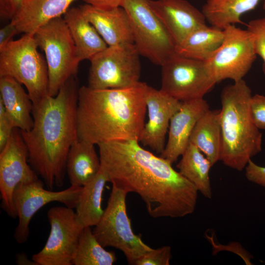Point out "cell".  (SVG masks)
<instances>
[{
    "mask_svg": "<svg viewBox=\"0 0 265 265\" xmlns=\"http://www.w3.org/2000/svg\"><path fill=\"white\" fill-rule=\"evenodd\" d=\"M27 147L20 130L15 128L4 148L0 151V193L1 209L11 217H17L13 195L21 183L38 179L28 164Z\"/></svg>",
    "mask_w": 265,
    "mask_h": 265,
    "instance_id": "14",
    "label": "cell"
},
{
    "mask_svg": "<svg viewBox=\"0 0 265 265\" xmlns=\"http://www.w3.org/2000/svg\"><path fill=\"white\" fill-rule=\"evenodd\" d=\"M150 2L176 46L193 31L206 25L202 11L186 0H151Z\"/></svg>",
    "mask_w": 265,
    "mask_h": 265,
    "instance_id": "17",
    "label": "cell"
},
{
    "mask_svg": "<svg viewBox=\"0 0 265 265\" xmlns=\"http://www.w3.org/2000/svg\"><path fill=\"white\" fill-rule=\"evenodd\" d=\"M128 193L112 185L107 206L93 233L104 247H112L121 251L128 263L135 265L137 260L152 249L135 234L126 209Z\"/></svg>",
    "mask_w": 265,
    "mask_h": 265,
    "instance_id": "7",
    "label": "cell"
},
{
    "mask_svg": "<svg viewBox=\"0 0 265 265\" xmlns=\"http://www.w3.org/2000/svg\"><path fill=\"white\" fill-rule=\"evenodd\" d=\"M97 145L101 169L108 182L137 193L151 217H182L194 212L198 191L169 160L145 150L136 140Z\"/></svg>",
    "mask_w": 265,
    "mask_h": 265,
    "instance_id": "1",
    "label": "cell"
},
{
    "mask_svg": "<svg viewBox=\"0 0 265 265\" xmlns=\"http://www.w3.org/2000/svg\"><path fill=\"white\" fill-rule=\"evenodd\" d=\"M101 168L100 157L95 144L78 139L71 146L66 161V173L71 185L83 186Z\"/></svg>",
    "mask_w": 265,
    "mask_h": 265,
    "instance_id": "22",
    "label": "cell"
},
{
    "mask_svg": "<svg viewBox=\"0 0 265 265\" xmlns=\"http://www.w3.org/2000/svg\"><path fill=\"white\" fill-rule=\"evenodd\" d=\"M151 0H123L130 20L134 44L140 54L161 66L176 53V44L156 14Z\"/></svg>",
    "mask_w": 265,
    "mask_h": 265,
    "instance_id": "9",
    "label": "cell"
},
{
    "mask_svg": "<svg viewBox=\"0 0 265 265\" xmlns=\"http://www.w3.org/2000/svg\"><path fill=\"white\" fill-rule=\"evenodd\" d=\"M251 90L241 80L226 86L221 93V149L219 160L237 171L245 169L262 149V133L250 114Z\"/></svg>",
    "mask_w": 265,
    "mask_h": 265,
    "instance_id": "4",
    "label": "cell"
},
{
    "mask_svg": "<svg viewBox=\"0 0 265 265\" xmlns=\"http://www.w3.org/2000/svg\"><path fill=\"white\" fill-rule=\"evenodd\" d=\"M171 258L169 246L152 248L137 260L135 265H169Z\"/></svg>",
    "mask_w": 265,
    "mask_h": 265,
    "instance_id": "30",
    "label": "cell"
},
{
    "mask_svg": "<svg viewBox=\"0 0 265 265\" xmlns=\"http://www.w3.org/2000/svg\"><path fill=\"white\" fill-rule=\"evenodd\" d=\"M246 29L251 34L255 53L263 60V71L265 75V17L250 21Z\"/></svg>",
    "mask_w": 265,
    "mask_h": 265,
    "instance_id": "29",
    "label": "cell"
},
{
    "mask_svg": "<svg viewBox=\"0 0 265 265\" xmlns=\"http://www.w3.org/2000/svg\"><path fill=\"white\" fill-rule=\"evenodd\" d=\"M86 3L94 6L109 9L121 6L123 0H83Z\"/></svg>",
    "mask_w": 265,
    "mask_h": 265,
    "instance_id": "36",
    "label": "cell"
},
{
    "mask_svg": "<svg viewBox=\"0 0 265 265\" xmlns=\"http://www.w3.org/2000/svg\"><path fill=\"white\" fill-rule=\"evenodd\" d=\"M82 186L71 185L67 189L53 191L45 189L44 183L38 179L20 183L15 188L13 200L18 224L14 237L19 244L27 240L29 225L35 213L52 202H58L70 208H75Z\"/></svg>",
    "mask_w": 265,
    "mask_h": 265,
    "instance_id": "13",
    "label": "cell"
},
{
    "mask_svg": "<svg viewBox=\"0 0 265 265\" xmlns=\"http://www.w3.org/2000/svg\"><path fill=\"white\" fill-rule=\"evenodd\" d=\"M80 61L90 59L108 46L79 6L69 8L63 15Z\"/></svg>",
    "mask_w": 265,
    "mask_h": 265,
    "instance_id": "21",
    "label": "cell"
},
{
    "mask_svg": "<svg viewBox=\"0 0 265 265\" xmlns=\"http://www.w3.org/2000/svg\"><path fill=\"white\" fill-rule=\"evenodd\" d=\"M38 48L33 34H24L0 50V77H11L24 85L33 106L49 95L47 63Z\"/></svg>",
    "mask_w": 265,
    "mask_h": 265,
    "instance_id": "5",
    "label": "cell"
},
{
    "mask_svg": "<svg viewBox=\"0 0 265 265\" xmlns=\"http://www.w3.org/2000/svg\"><path fill=\"white\" fill-rule=\"evenodd\" d=\"M212 166L206 157L190 143L177 165L180 173L192 183L204 196L209 199L212 197L209 176Z\"/></svg>",
    "mask_w": 265,
    "mask_h": 265,
    "instance_id": "27",
    "label": "cell"
},
{
    "mask_svg": "<svg viewBox=\"0 0 265 265\" xmlns=\"http://www.w3.org/2000/svg\"><path fill=\"white\" fill-rule=\"evenodd\" d=\"M79 89L77 77H71L56 96L48 95L33 106L32 128L20 130L28 149V162L50 190L63 186L69 151L79 139Z\"/></svg>",
    "mask_w": 265,
    "mask_h": 265,
    "instance_id": "2",
    "label": "cell"
},
{
    "mask_svg": "<svg viewBox=\"0 0 265 265\" xmlns=\"http://www.w3.org/2000/svg\"><path fill=\"white\" fill-rule=\"evenodd\" d=\"M161 67L160 90L181 102L204 98L217 83L205 61L175 53Z\"/></svg>",
    "mask_w": 265,
    "mask_h": 265,
    "instance_id": "10",
    "label": "cell"
},
{
    "mask_svg": "<svg viewBox=\"0 0 265 265\" xmlns=\"http://www.w3.org/2000/svg\"><path fill=\"white\" fill-rule=\"evenodd\" d=\"M223 30L221 45L205 63L217 83L226 79L243 80L257 56L251 34L235 25Z\"/></svg>",
    "mask_w": 265,
    "mask_h": 265,
    "instance_id": "12",
    "label": "cell"
},
{
    "mask_svg": "<svg viewBox=\"0 0 265 265\" xmlns=\"http://www.w3.org/2000/svg\"><path fill=\"white\" fill-rule=\"evenodd\" d=\"M261 0H206L202 11L212 26L223 29L241 23L244 13L254 9Z\"/></svg>",
    "mask_w": 265,
    "mask_h": 265,
    "instance_id": "26",
    "label": "cell"
},
{
    "mask_svg": "<svg viewBox=\"0 0 265 265\" xmlns=\"http://www.w3.org/2000/svg\"><path fill=\"white\" fill-rule=\"evenodd\" d=\"M263 9L265 11V0H264V4H263Z\"/></svg>",
    "mask_w": 265,
    "mask_h": 265,
    "instance_id": "37",
    "label": "cell"
},
{
    "mask_svg": "<svg viewBox=\"0 0 265 265\" xmlns=\"http://www.w3.org/2000/svg\"><path fill=\"white\" fill-rule=\"evenodd\" d=\"M38 48L45 54L49 76V95L56 96L72 77H77L80 62L67 25L60 17L33 33Z\"/></svg>",
    "mask_w": 265,
    "mask_h": 265,
    "instance_id": "6",
    "label": "cell"
},
{
    "mask_svg": "<svg viewBox=\"0 0 265 265\" xmlns=\"http://www.w3.org/2000/svg\"><path fill=\"white\" fill-rule=\"evenodd\" d=\"M75 0H29L24 2L11 22L19 33L33 34L37 29L62 15Z\"/></svg>",
    "mask_w": 265,
    "mask_h": 265,
    "instance_id": "19",
    "label": "cell"
},
{
    "mask_svg": "<svg viewBox=\"0 0 265 265\" xmlns=\"http://www.w3.org/2000/svg\"><path fill=\"white\" fill-rule=\"evenodd\" d=\"M79 7L107 46L134 44L129 17L122 6L103 9L86 3Z\"/></svg>",
    "mask_w": 265,
    "mask_h": 265,
    "instance_id": "18",
    "label": "cell"
},
{
    "mask_svg": "<svg viewBox=\"0 0 265 265\" xmlns=\"http://www.w3.org/2000/svg\"><path fill=\"white\" fill-rule=\"evenodd\" d=\"M14 128L0 100V151L5 146Z\"/></svg>",
    "mask_w": 265,
    "mask_h": 265,
    "instance_id": "32",
    "label": "cell"
},
{
    "mask_svg": "<svg viewBox=\"0 0 265 265\" xmlns=\"http://www.w3.org/2000/svg\"><path fill=\"white\" fill-rule=\"evenodd\" d=\"M146 104L148 120L145 124L139 142L156 153L161 154L165 146L170 120L179 109L182 102L160 89L149 86Z\"/></svg>",
    "mask_w": 265,
    "mask_h": 265,
    "instance_id": "15",
    "label": "cell"
},
{
    "mask_svg": "<svg viewBox=\"0 0 265 265\" xmlns=\"http://www.w3.org/2000/svg\"><path fill=\"white\" fill-rule=\"evenodd\" d=\"M149 85L140 82L124 88L80 87L78 139L95 145L119 140L139 141L145 125Z\"/></svg>",
    "mask_w": 265,
    "mask_h": 265,
    "instance_id": "3",
    "label": "cell"
},
{
    "mask_svg": "<svg viewBox=\"0 0 265 265\" xmlns=\"http://www.w3.org/2000/svg\"><path fill=\"white\" fill-rule=\"evenodd\" d=\"M47 217L50 234L44 247L31 260L36 265H72L84 227L76 212L65 206L51 208Z\"/></svg>",
    "mask_w": 265,
    "mask_h": 265,
    "instance_id": "11",
    "label": "cell"
},
{
    "mask_svg": "<svg viewBox=\"0 0 265 265\" xmlns=\"http://www.w3.org/2000/svg\"><path fill=\"white\" fill-rule=\"evenodd\" d=\"M245 170V177L249 182L265 188V166L257 164L251 159Z\"/></svg>",
    "mask_w": 265,
    "mask_h": 265,
    "instance_id": "33",
    "label": "cell"
},
{
    "mask_svg": "<svg viewBox=\"0 0 265 265\" xmlns=\"http://www.w3.org/2000/svg\"><path fill=\"white\" fill-rule=\"evenodd\" d=\"M223 38V29L206 25L193 31L177 45L176 53L185 57L206 61L219 48Z\"/></svg>",
    "mask_w": 265,
    "mask_h": 265,
    "instance_id": "25",
    "label": "cell"
},
{
    "mask_svg": "<svg viewBox=\"0 0 265 265\" xmlns=\"http://www.w3.org/2000/svg\"><path fill=\"white\" fill-rule=\"evenodd\" d=\"M250 110L252 119L259 130H265V96L256 94L250 101Z\"/></svg>",
    "mask_w": 265,
    "mask_h": 265,
    "instance_id": "31",
    "label": "cell"
},
{
    "mask_svg": "<svg viewBox=\"0 0 265 265\" xmlns=\"http://www.w3.org/2000/svg\"><path fill=\"white\" fill-rule=\"evenodd\" d=\"M24 0H0V16L11 20L19 11Z\"/></svg>",
    "mask_w": 265,
    "mask_h": 265,
    "instance_id": "34",
    "label": "cell"
},
{
    "mask_svg": "<svg viewBox=\"0 0 265 265\" xmlns=\"http://www.w3.org/2000/svg\"><path fill=\"white\" fill-rule=\"evenodd\" d=\"M189 143L200 150L212 166L219 160L222 143L220 109H209L199 119L192 132Z\"/></svg>",
    "mask_w": 265,
    "mask_h": 265,
    "instance_id": "23",
    "label": "cell"
},
{
    "mask_svg": "<svg viewBox=\"0 0 265 265\" xmlns=\"http://www.w3.org/2000/svg\"><path fill=\"white\" fill-rule=\"evenodd\" d=\"M104 248L95 237L91 227H84L80 235L72 265H113L116 260L115 253Z\"/></svg>",
    "mask_w": 265,
    "mask_h": 265,
    "instance_id": "28",
    "label": "cell"
},
{
    "mask_svg": "<svg viewBox=\"0 0 265 265\" xmlns=\"http://www.w3.org/2000/svg\"><path fill=\"white\" fill-rule=\"evenodd\" d=\"M28 0H24V2L28 1Z\"/></svg>",
    "mask_w": 265,
    "mask_h": 265,
    "instance_id": "38",
    "label": "cell"
},
{
    "mask_svg": "<svg viewBox=\"0 0 265 265\" xmlns=\"http://www.w3.org/2000/svg\"><path fill=\"white\" fill-rule=\"evenodd\" d=\"M22 85L11 77H0V100L14 127L28 131L33 125V105Z\"/></svg>",
    "mask_w": 265,
    "mask_h": 265,
    "instance_id": "20",
    "label": "cell"
},
{
    "mask_svg": "<svg viewBox=\"0 0 265 265\" xmlns=\"http://www.w3.org/2000/svg\"><path fill=\"white\" fill-rule=\"evenodd\" d=\"M19 33L16 26L10 22L0 29V50L4 48L12 40L15 35Z\"/></svg>",
    "mask_w": 265,
    "mask_h": 265,
    "instance_id": "35",
    "label": "cell"
},
{
    "mask_svg": "<svg viewBox=\"0 0 265 265\" xmlns=\"http://www.w3.org/2000/svg\"><path fill=\"white\" fill-rule=\"evenodd\" d=\"M108 182L107 175L100 168L98 174L82 186L75 208L77 217L84 227L95 226L100 220L104 212L103 193Z\"/></svg>",
    "mask_w": 265,
    "mask_h": 265,
    "instance_id": "24",
    "label": "cell"
},
{
    "mask_svg": "<svg viewBox=\"0 0 265 265\" xmlns=\"http://www.w3.org/2000/svg\"><path fill=\"white\" fill-rule=\"evenodd\" d=\"M140 55L134 44L108 46L90 59L87 86L105 89L137 85L140 82Z\"/></svg>",
    "mask_w": 265,
    "mask_h": 265,
    "instance_id": "8",
    "label": "cell"
},
{
    "mask_svg": "<svg viewBox=\"0 0 265 265\" xmlns=\"http://www.w3.org/2000/svg\"><path fill=\"white\" fill-rule=\"evenodd\" d=\"M209 109L204 98L182 102L170 120L168 140L160 156L172 163L177 161L187 147L197 121Z\"/></svg>",
    "mask_w": 265,
    "mask_h": 265,
    "instance_id": "16",
    "label": "cell"
}]
</instances>
